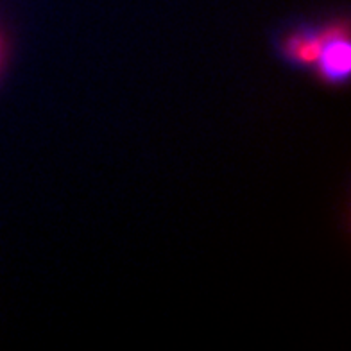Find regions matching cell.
Segmentation results:
<instances>
[{
    "mask_svg": "<svg viewBox=\"0 0 351 351\" xmlns=\"http://www.w3.org/2000/svg\"><path fill=\"white\" fill-rule=\"evenodd\" d=\"M317 61L323 66L324 74L330 77H344L350 72L351 54L350 45L346 42H341L337 38H324L323 49L319 52Z\"/></svg>",
    "mask_w": 351,
    "mask_h": 351,
    "instance_id": "cell-1",
    "label": "cell"
}]
</instances>
